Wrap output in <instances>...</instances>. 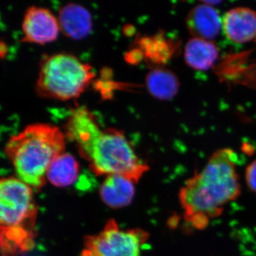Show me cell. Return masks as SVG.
<instances>
[{
	"label": "cell",
	"mask_w": 256,
	"mask_h": 256,
	"mask_svg": "<svg viewBox=\"0 0 256 256\" xmlns=\"http://www.w3.org/2000/svg\"><path fill=\"white\" fill-rule=\"evenodd\" d=\"M65 134L97 176L121 175L138 182L149 166L139 159L124 133L116 128H101L86 107L76 108L65 124Z\"/></svg>",
	"instance_id": "cell-1"
},
{
	"label": "cell",
	"mask_w": 256,
	"mask_h": 256,
	"mask_svg": "<svg viewBox=\"0 0 256 256\" xmlns=\"http://www.w3.org/2000/svg\"><path fill=\"white\" fill-rule=\"evenodd\" d=\"M238 156L228 148L218 150L206 166L188 178L178 192L184 220L196 230H203L220 216L228 204L242 194L237 173Z\"/></svg>",
	"instance_id": "cell-2"
},
{
	"label": "cell",
	"mask_w": 256,
	"mask_h": 256,
	"mask_svg": "<svg viewBox=\"0 0 256 256\" xmlns=\"http://www.w3.org/2000/svg\"><path fill=\"white\" fill-rule=\"evenodd\" d=\"M66 138L60 128L43 122L28 124L12 136L4 150L16 178L40 191L46 182L52 162L65 152Z\"/></svg>",
	"instance_id": "cell-3"
},
{
	"label": "cell",
	"mask_w": 256,
	"mask_h": 256,
	"mask_svg": "<svg viewBox=\"0 0 256 256\" xmlns=\"http://www.w3.org/2000/svg\"><path fill=\"white\" fill-rule=\"evenodd\" d=\"M0 204L2 252L10 256L30 250L37 214L33 188L18 178H2Z\"/></svg>",
	"instance_id": "cell-4"
},
{
	"label": "cell",
	"mask_w": 256,
	"mask_h": 256,
	"mask_svg": "<svg viewBox=\"0 0 256 256\" xmlns=\"http://www.w3.org/2000/svg\"><path fill=\"white\" fill-rule=\"evenodd\" d=\"M95 77L88 64L66 52L46 55L40 64L36 82L38 96L55 100L76 98Z\"/></svg>",
	"instance_id": "cell-5"
},
{
	"label": "cell",
	"mask_w": 256,
	"mask_h": 256,
	"mask_svg": "<svg viewBox=\"0 0 256 256\" xmlns=\"http://www.w3.org/2000/svg\"><path fill=\"white\" fill-rule=\"evenodd\" d=\"M149 233L141 228L124 230L109 220L100 233L88 236L80 256H140Z\"/></svg>",
	"instance_id": "cell-6"
},
{
	"label": "cell",
	"mask_w": 256,
	"mask_h": 256,
	"mask_svg": "<svg viewBox=\"0 0 256 256\" xmlns=\"http://www.w3.org/2000/svg\"><path fill=\"white\" fill-rule=\"evenodd\" d=\"M23 41L45 44L55 41L60 34L58 18L47 8L32 6L24 14Z\"/></svg>",
	"instance_id": "cell-7"
},
{
	"label": "cell",
	"mask_w": 256,
	"mask_h": 256,
	"mask_svg": "<svg viewBox=\"0 0 256 256\" xmlns=\"http://www.w3.org/2000/svg\"><path fill=\"white\" fill-rule=\"evenodd\" d=\"M226 36L236 44L246 43L256 36V13L245 8L230 10L222 20Z\"/></svg>",
	"instance_id": "cell-8"
},
{
	"label": "cell",
	"mask_w": 256,
	"mask_h": 256,
	"mask_svg": "<svg viewBox=\"0 0 256 256\" xmlns=\"http://www.w3.org/2000/svg\"><path fill=\"white\" fill-rule=\"evenodd\" d=\"M186 24L194 38L212 42L218 36L222 28L220 14L210 4L197 5L188 13Z\"/></svg>",
	"instance_id": "cell-9"
},
{
	"label": "cell",
	"mask_w": 256,
	"mask_h": 256,
	"mask_svg": "<svg viewBox=\"0 0 256 256\" xmlns=\"http://www.w3.org/2000/svg\"><path fill=\"white\" fill-rule=\"evenodd\" d=\"M57 18L60 31L72 40H82L92 32V14L82 5L76 3L64 5L60 8Z\"/></svg>",
	"instance_id": "cell-10"
},
{
	"label": "cell",
	"mask_w": 256,
	"mask_h": 256,
	"mask_svg": "<svg viewBox=\"0 0 256 256\" xmlns=\"http://www.w3.org/2000/svg\"><path fill=\"white\" fill-rule=\"evenodd\" d=\"M134 184L121 175L106 176L100 188L102 202L112 208L128 206L134 198Z\"/></svg>",
	"instance_id": "cell-11"
},
{
	"label": "cell",
	"mask_w": 256,
	"mask_h": 256,
	"mask_svg": "<svg viewBox=\"0 0 256 256\" xmlns=\"http://www.w3.org/2000/svg\"><path fill=\"white\" fill-rule=\"evenodd\" d=\"M218 50L212 42L193 38L185 46L184 58L186 64L196 70L210 68L218 58Z\"/></svg>",
	"instance_id": "cell-12"
},
{
	"label": "cell",
	"mask_w": 256,
	"mask_h": 256,
	"mask_svg": "<svg viewBox=\"0 0 256 256\" xmlns=\"http://www.w3.org/2000/svg\"><path fill=\"white\" fill-rule=\"evenodd\" d=\"M78 173V161L72 154L64 152L52 162L46 178L57 188H66L76 181Z\"/></svg>",
	"instance_id": "cell-13"
},
{
	"label": "cell",
	"mask_w": 256,
	"mask_h": 256,
	"mask_svg": "<svg viewBox=\"0 0 256 256\" xmlns=\"http://www.w3.org/2000/svg\"><path fill=\"white\" fill-rule=\"evenodd\" d=\"M146 86L153 97L168 100L176 95L180 82L176 75L168 69L156 68L146 75Z\"/></svg>",
	"instance_id": "cell-14"
},
{
	"label": "cell",
	"mask_w": 256,
	"mask_h": 256,
	"mask_svg": "<svg viewBox=\"0 0 256 256\" xmlns=\"http://www.w3.org/2000/svg\"><path fill=\"white\" fill-rule=\"evenodd\" d=\"M245 180L248 188L256 194V160L247 166L245 172Z\"/></svg>",
	"instance_id": "cell-15"
}]
</instances>
